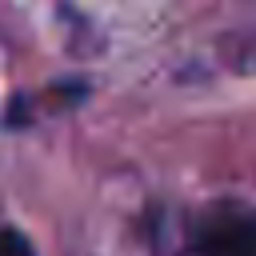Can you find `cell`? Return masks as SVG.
I'll return each mask as SVG.
<instances>
[{
	"label": "cell",
	"instance_id": "2",
	"mask_svg": "<svg viewBox=\"0 0 256 256\" xmlns=\"http://www.w3.org/2000/svg\"><path fill=\"white\" fill-rule=\"evenodd\" d=\"M0 256H32V244L16 228H0Z\"/></svg>",
	"mask_w": 256,
	"mask_h": 256
},
{
	"label": "cell",
	"instance_id": "1",
	"mask_svg": "<svg viewBox=\"0 0 256 256\" xmlns=\"http://www.w3.org/2000/svg\"><path fill=\"white\" fill-rule=\"evenodd\" d=\"M180 256H256V212L236 204L212 208Z\"/></svg>",
	"mask_w": 256,
	"mask_h": 256
}]
</instances>
